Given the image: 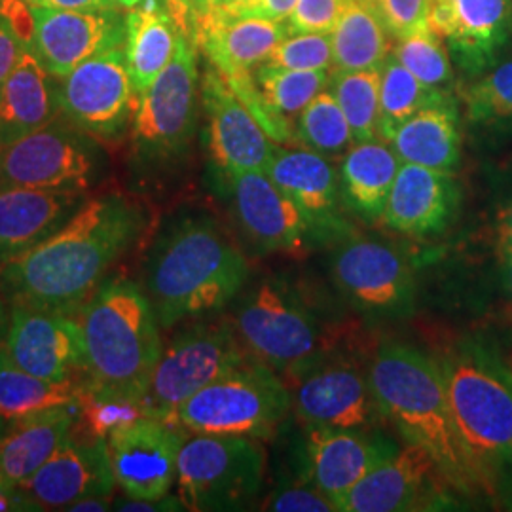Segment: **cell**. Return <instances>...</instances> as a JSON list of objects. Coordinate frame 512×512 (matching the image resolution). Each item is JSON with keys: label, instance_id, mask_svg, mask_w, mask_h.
<instances>
[{"label": "cell", "instance_id": "60d3db41", "mask_svg": "<svg viewBox=\"0 0 512 512\" xmlns=\"http://www.w3.org/2000/svg\"><path fill=\"white\" fill-rule=\"evenodd\" d=\"M391 55H395L425 86L452 92V57L444 40L431 29H425L403 40H395Z\"/></svg>", "mask_w": 512, "mask_h": 512}, {"label": "cell", "instance_id": "d4e9b609", "mask_svg": "<svg viewBox=\"0 0 512 512\" xmlns=\"http://www.w3.org/2000/svg\"><path fill=\"white\" fill-rule=\"evenodd\" d=\"M399 446L385 437H372L366 431L310 429L308 463L310 480L329 497L338 511L344 497L380 461L395 454Z\"/></svg>", "mask_w": 512, "mask_h": 512}, {"label": "cell", "instance_id": "9c48e42d", "mask_svg": "<svg viewBox=\"0 0 512 512\" xmlns=\"http://www.w3.org/2000/svg\"><path fill=\"white\" fill-rule=\"evenodd\" d=\"M266 475L260 440L241 435H194L184 440L177 490L186 511H243L255 501Z\"/></svg>", "mask_w": 512, "mask_h": 512}, {"label": "cell", "instance_id": "816d5d0a", "mask_svg": "<svg viewBox=\"0 0 512 512\" xmlns=\"http://www.w3.org/2000/svg\"><path fill=\"white\" fill-rule=\"evenodd\" d=\"M494 258L499 291L512 304V247H494Z\"/></svg>", "mask_w": 512, "mask_h": 512}, {"label": "cell", "instance_id": "8fae6325", "mask_svg": "<svg viewBox=\"0 0 512 512\" xmlns=\"http://www.w3.org/2000/svg\"><path fill=\"white\" fill-rule=\"evenodd\" d=\"M253 359L232 321L217 319L181 330L162 351L143 399L147 416L171 423L181 404L205 385Z\"/></svg>", "mask_w": 512, "mask_h": 512}, {"label": "cell", "instance_id": "7bdbcfd3", "mask_svg": "<svg viewBox=\"0 0 512 512\" xmlns=\"http://www.w3.org/2000/svg\"><path fill=\"white\" fill-rule=\"evenodd\" d=\"M349 0H298L287 19L289 35H330L342 18Z\"/></svg>", "mask_w": 512, "mask_h": 512}, {"label": "cell", "instance_id": "d6a6232c", "mask_svg": "<svg viewBox=\"0 0 512 512\" xmlns=\"http://www.w3.org/2000/svg\"><path fill=\"white\" fill-rule=\"evenodd\" d=\"M391 40L376 4L349 0L342 18L330 33L332 71L382 69L391 54Z\"/></svg>", "mask_w": 512, "mask_h": 512}, {"label": "cell", "instance_id": "e0dca14e", "mask_svg": "<svg viewBox=\"0 0 512 512\" xmlns=\"http://www.w3.org/2000/svg\"><path fill=\"white\" fill-rule=\"evenodd\" d=\"M114 486L107 439L73 431L18 488L38 511H67L86 497H110Z\"/></svg>", "mask_w": 512, "mask_h": 512}, {"label": "cell", "instance_id": "e575fe53", "mask_svg": "<svg viewBox=\"0 0 512 512\" xmlns=\"http://www.w3.org/2000/svg\"><path fill=\"white\" fill-rule=\"evenodd\" d=\"M450 97L454 93L425 86L395 55L389 54L380 78V139L389 143L397 129L416 112Z\"/></svg>", "mask_w": 512, "mask_h": 512}, {"label": "cell", "instance_id": "8d00e7d4", "mask_svg": "<svg viewBox=\"0 0 512 512\" xmlns=\"http://www.w3.org/2000/svg\"><path fill=\"white\" fill-rule=\"evenodd\" d=\"M382 69L330 71L332 95L348 118L355 143L380 139Z\"/></svg>", "mask_w": 512, "mask_h": 512}, {"label": "cell", "instance_id": "f546056e", "mask_svg": "<svg viewBox=\"0 0 512 512\" xmlns=\"http://www.w3.org/2000/svg\"><path fill=\"white\" fill-rule=\"evenodd\" d=\"M401 160L382 139L355 143L340 167V198L349 213L365 224L384 220L389 192Z\"/></svg>", "mask_w": 512, "mask_h": 512}, {"label": "cell", "instance_id": "f1b7e54d", "mask_svg": "<svg viewBox=\"0 0 512 512\" xmlns=\"http://www.w3.org/2000/svg\"><path fill=\"white\" fill-rule=\"evenodd\" d=\"M78 403L8 420L0 444V480L19 486L50 459L76 427Z\"/></svg>", "mask_w": 512, "mask_h": 512}, {"label": "cell", "instance_id": "74e56055", "mask_svg": "<svg viewBox=\"0 0 512 512\" xmlns=\"http://www.w3.org/2000/svg\"><path fill=\"white\" fill-rule=\"evenodd\" d=\"M78 410L80 418L76 425L84 429V433L99 439H109L114 431L147 416L143 399L88 380L80 384Z\"/></svg>", "mask_w": 512, "mask_h": 512}, {"label": "cell", "instance_id": "681fc988", "mask_svg": "<svg viewBox=\"0 0 512 512\" xmlns=\"http://www.w3.org/2000/svg\"><path fill=\"white\" fill-rule=\"evenodd\" d=\"M165 12L175 21L184 37L190 38L196 44V18L192 0H158Z\"/></svg>", "mask_w": 512, "mask_h": 512}, {"label": "cell", "instance_id": "7c38bea8", "mask_svg": "<svg viewBox=\"0 0 512 512\" xmlns=\"http://www.w3.org/2000/svg\"><path fill=\"white\" fill-rule=\"evenodd\" d=\"M137 99L124 46L93 55L59 78L61 114L101 143L126 135Z\"/></svg>", "mask_w": 512, "mask_h": 512}, {"label": "cell", "instance_id": "52a82bcc", "mask_svg": "<svg viewBox=\"0 0 512 512\" xmlns=\"http://www.w3.org/2000/svg\"><path fill=\"white\" fill-rule=\"evenodd\" d=\"M293 410L291 387L255 357L205 385L179 406L171 423L192 435L270 439Z\"/></svg>", "mask_w": 512, "mask_h": 512}, {"label": "cell", "instance_id": "680465c9", "mask_svg": "<svg viewBox=\"0 0 512 512\" xmlns=\"http://www.w3.org/2000/svg\"><path fill=\"white\" fill-rule=\"evenodd\" d=\"M6 425H8V420L0 416V444H2V439H4V431H6Z\"/></svg>", "mask_w": 512, "mask_h": 512}, {"label": "cell", "instance_id": "ffe728a7", "mask_svg": "<svg viewBox=\"0 0 512 512\" xmlns=\"http://www.w3.org/2000/svg\"><path fill=\"white\" fill-rule=\"evenodd\" d=\"M429 29L463 73L478 76L499 63L512 40V0H431Z\"/></svg>", "mask_w": 512, "mask_h": 512}, {"label": "cell", "instance_id": "ab89813d", "mask_svg": "<svg viewBox=\"0 0 512 512\" xmlns=\"http://www.w3.org/2000/svg\"><path fill=\"white\" fill-rule=\"evenodd\" d=\"M253 76L266 105L287 122L330 84V71H294L260 65Z\"/></svg>", "mask_w": 512, "mask_h": 512}, {"label": "cell", "instance_id": "9f6ffc18", "mask_svg": "<svg viewBox=\"0 0 512 512\" xmlns=\"http://www.w3.org/2000/svg\"><path fill=\"white\" fill-rule=\"evenodd\" d=\"M194 6V18H196V33L207 16L211 14V0H192Z\"/></svg>", "mask_w": 512, "mask_h": 512}, {"label": "cell", "instance_id": "277c9868", "mask_svg": "<svg viewBox=\"0 0 512 512\" xmlns=\"http://www.w3.org/2000/svg\"><path fill=\"white\" fill-rule=\"evenodd\" d=\"M374 397L406 444L421 446L450 490L478 499L475 475L463 454L446 397L439 359L406 344H382L368 366Z\"/></svg>", "mask_w": 512, "mask_h": 512}, {"label": "cell", "instance_id": "f35d334b", "mask_svg": "<svg viewBox=\"0 0 512 512\" xmlns=\"http://www.w3.org/2000/svg\"><path fill=\"white\" fill-rule=\"evenodd\" d=\"M294 137L298 145L325 158H336L355 143L344 110L332 92L325 90L298 114Z\"/></svg>", "mask_w": 512, "mask_h": 512}, {"label": "cell", "instance_id": "1f68e13d", "mask_svg": "<svg viewBox=\"0 0 512 512\" xmlns=\"http://www.w3.org/2000/svg\"><path fill=\"white\" fill-rule=\"evenodd\" d=\"M183 33L158 0H145L126 12V61L135 90L141 93L173 59Z\"/></svg>", "mask_w": 512, "mask_h": 512}, {"label": "cell", "instance_id": "83f0119b", "mask_svg": "<svg viewBox=\"0 0 512 512\" xmlns=\"http://www.w3.org/2000/svg\"><path fill=\"white\" fill-rule=\"evenodd\" d=\"M59 114V78L27 48L0 88V148L48 126Z\"/></svg>", "mask_w": 512, "mask_h": 512}, {"label": "cell", "instance_id": "db71d44e", "mask_svg": "<svg viewBox=\"0 0 512 512\" xmlns=\"http://www.w3.org/2000/svg\"><path fill=\"white\" fill-rule=\"evenodd\" d=\"M110 497H86L73 503L67 511L71 512H103L109 511Z\"/></svg>", "mask_w": 512, "mask_h": 512}, {"label": "cell", "instance_id": "5bb4252c", "mask_svg": "<svg viewBox=\"0 0 512 512\" xmlns=\"http://www.w3.org/2000/svg\"><path fill=\"white\" fill-rule=\"evenodd\" d=\"M293 382V412L310 429L368 431L384 420L368 368L346 357H327Z\"/></svg>", "mask_w": 512, "mask_h": 512}, {"label": "cell", "instance_id": "bcb514c9", "mask_svg": "<svg viewBox=\"0 0 512 512\" xmlns=\"http://www.w3.org/2000/svg\"><path fill=\"white\" fill-rule=\"evenodd\" d=\"M492 247H512V177L497 184L490 207Z\"/></svg>", "mask_w": 512, "mask_h": 512}, {"label": "cell", "instance_id": "836d02e7", "mask_svg": "<svg viewBox=\"0 0 512 512\" xmlns=\"http://www.w3.org/2000/svg\"><path fill=\"white\" fill-rule=\"evenodd\" d=\"M80 384L74 380L54 382L38 378L14 365L0 351V416L14 420L19 416L50 410L63 404L78 403Z\"/></svg>", "mask_w": 512, "mask_h": 512}, {"label": "cell", "instance_id": "7402d4cb", "mask_svg": "<svg viewBox=\"0 0 512 512\" xmlns=\"http://www.w3.org/2000/svg\"><path fill=\"white\" fill-rule=\"evenodd\" d=\"M202 107L207 118L209 150L222 173L266 171L277 143L230 90L222 74L207 63L202 76Z\"/></svg>", "mask_w": 512, "mask_h": 512}, {"label": "cell", "instance_id": "d6986e66", "mask_svg": "<svg viewBox=\"0 0 512 512\" xmlns=\"http://www.w3.org/2000/svg\"><path fill=\"white\" fill-rule=\"evenodd\" d=\"M448 494L454 492L433 458L418 444H406L366 473L338 512L423 511L446 501Z\"/></svg>", "mask_w": 512, "mask_h": 512}, {"label": "cell", "instance_id": "cb8c5ba5", "mask_svg": "<svg viewBox=\"0 0 512 512\" xmlns=\"http://www.w3.org/2000/svg\"><path fill=\"white\" fill-rule=\"evenodd\" d=\"M463 207V186L454 173L401 164L385 207L384 224L408 238L442 236Z\"/></svg>", "mask_w": 512, "mask_h": 512}, {"label": "cell", "instance_id": "d590c367", "mask_svg": "<svg viewBox=\"0 0 512 512\" xmlns=\"http://www.w3.org/2000/svg\"><path fill=\"white\" fill-rule=\"evenodd\" d=\"M469 126L490 133H512V57L478 74L461 92Z\"/></svg>", "mask_w": 512, "mask_h": 512}, {"label": "cell", "instance_id": "11a10c76", "mask_svg": "<svg viewBox=\"0 0 512 512\" xmlns=\"http://www.w3.org/2000/svg\"><path fill=\"white\" fill-rule=\"evenodd\" d=\"M255 0H211V12H238Z\"/></svg>", "mask_w": 512, "mask_h": 512}, {"label": "cell", "instance_id": "4dcf8cb0", "mask_svg": "<svg viewBox=\"0 0 512 512\" xmlns=\"http://www.w3.org/2000/svg\"><path fill=\"white\" fill-rule=\"evenodd\" d=\"M401 164L456 173L461 164L458 99L450 97L416 112L389 141Z\"/></svg>", "mask_w": 512, "mask_h": 512}, {"label": "cell", "instance_id": "44dd1931", "mask_svg": "<svg viewBox=\"0 0 512 512\" xmlns=\"http://www.w3.org/2000/svg\"><path fill=\"white\" fill-rule=\"evenodd\" d=\"M245 236L270 253L304 255L315 241L310 226L266 171L224 173Z\"/></svg>", "mask_w": 512, "mask_h": 512}, {"label": "cell", "instance_id": "c3c4849f", "mask_svg": "<svg viewBox=\"0 0 512 512\" xmlns=\"http://www.w3.org/2000/svg\"><path fill=\"white\" fill-rule=\"evenodd\" d=\"M298 0H255L249 6L241 8L238 12H224V14H239V16H255V18L272 19L287 23L291 18L294 6Z\"/></svg>", "mask_w": 512, "mask_h": 512}, {"label": "cell", "instance_id": "6f0895ef", "mask_svg": "<svg viewBox=\"0 0 512 512\" xmlns=\"http://www.w3.org/2000/svg\"><path fill=\"white\" fill-rule=\"evenodd\" d=\"M118 2V6L122 8V10H133V8H137V6H141L145 0H116Z\"/></svg>", "mask_w": 512, "mask_h": 512}, {"label": "cell", "instance_id": "6da1fadb", "mask_svg": "<svg viewBox=\"0 0 512 512\" xmlns=\"http://www.w3.org/2000/svg\"><path fill=\"white\" fill-rule=\"evenodd\" d=\"M147 228L145 209L120 192L88 198L50 238L2 266L12 304L71 311L103 283Z\"/></svg>", "mask_w": 512, "mask_h": 512}, {"label": "cell", "instance_id": "f907efd6", "mask_svg": "<svg viewBox=\"0 0 512 512\" xmlns=\"http://www.w3.org/2000/svg\"><path fill=\"white\" fill-rule=\"evenodd\" d=\"M118 511L126 512H154V511H183L184 505L177 497H169L165 495L162 499L156 501H148V499H133L128 497L124 501H118Z\"/></svg>", "mask_w": 512, "mask_h": 512}, {"label": "cell", "instance_id": "30bf717a", "mask_svg": "<svg viewBox=\"0 0 512 512\" xmlns=\"http://www.w3.org/2000/svg\"><path fill=\"white\" fill-rule=\"evenodd\" d=\"M107 173L109 156L103 143L63 114L0 148V188L90 192Z\"/></svg>", "mask_w": 512, "mask_h": 512}, {"label": "cell", "instance_id": "3957f363", "mask_svg": "<svg viewBox=\"0 0 512 512\" xmlns=\"http://www.w3.org/2000/svg\"><path fill=\"white\" fill-rule=\"evenodd\" d=\"M249 264L211 217L173 222L148 255L145 287L162 329L205 319L245 287Z\"/></svg>", "mask_w": 512, "mask_h": 512}, {"label": "cell", "instance_id": "91938a15", "mask_svg": "<svg viewBox=\"0 0 512 512\" xmlns=\"http://www.w3.org/2000/svg\"><path fill=\"white\" fill-rule=\"evenodd\" d=\"M23 2H27L31 6H42V0H23Z\"/></svg>", "mask_w": 512, "mask_h": 512}, {"label": "cell", "instance_id": "7a4b0ae2", "mask_svg": "<svg viewBox=\"0 0 512 512\" xmlns=\"http://www.w3.org/2000/svg\"><path fill=\"white\" fill-rule=\"evenodd\" d=\"M480 497L512 509V366L494 340L465 336L439 359Z\"/></svg>", "mask_w": 512, "mask_h": 512}, {"label": "cell", "instance_id": "8992f818", "mask_svg": "<svg viewBox=\"0 0 512 512\" xmlns=\"http://www.w3.org/2000/svg\"><path fill=\"white\" fill-rule=\"evenodd\" d=\"M232 323L245 349L283 380L298 378L334 348L327 325L279 279H266L245 294Z\"/></svg>", "mask_w": 512, "mask_h": 512}, {"label": "cell", "instance_id": "5b68a950", "mask_svg": "<svg viewBox=\"0 0 512 512\" xmlns=\"http://www.w3.org/2000/svg\"><path fill=\"white\" fill-rule=\"evenodd\" d=\"M84 344V374L145 399L164 344L147 293L131 279L105 281L76 315Z\"/></svg>", "mask_w": 512, "mask_h": 512}, {"label": "cell", "instance_id": "6125c7cd", "mask_svg": "<svg viewBox=\"0 0 512 512\" xmlns=\"http://www.w3.org/2000/svg\"><path fill=\"white\" fill-rule=\"evenodd\" d=\"M0 482H2V480H0Z\"/></svg>", "mask_w": 512, "mask_h": 512}, {"label": "cell", "instance_id": "4fadbf2b", "mask_svg": "<svg viewBox=\"0 0 512 512\" xmlns=\"http://www.w3.org/2000/svg\"><path fill=\"white\" fill-rule=\"evenodd\" d=\"M336 289L355 310L397 319L414 310V272L397 249L372 239L349 238L330 260Z\"/></svg>", "mask_w": 512, "mask_h": 512}, {"label": "cell", "instance_id": "603a6c76", "mask_svg": "<svg viewBox=\"0 0 512 512\" xmlns=\"http://www.w3.org/2000/svg\"><path fill=\"white\" fill-rule=\"evenodd\" d=\"M266 175L300 209L315 241H346L351 224L340 211V179L329 158L313 150L277 147Z\"/></svg>", "mask_w": 512, "mask_h": 512}, {"label": "cell", "instance_id": "94428289", "mask_svg": "<svg viewBox=\"0 0 512 512\" xmlns=\"http://www.w3.org/2000/svg\"><path fill=\"white\" fill-rule=\"evenodd\" d=\"M366 2H372V4H376V0H366Z\"/></svg>", "mask_w": 512, "mask_h": 512}, {"label": "cell", "instance_id": "b9f144b4", "mask_svg": "<svg viewBox=\"0 0 512 512\" xmlns=\"http://www.w3.org/2000/svg\"><path fill=\"white\" fill-rule=\"evenodd\" d=\"M262 65L294 71H330L332 42L329 35H289L283 38Z\"/></svg>", "mask_w": 512, "mask_h": 512}, {"label": "cell", "instance_id": "f5cc1de1", "mask_svg": "<svg viewBox=\"0 0 512 512\" xmlns=\"http://www.w3.org/2000/svg\"><path fill=\"white\" fill-rule=\"evenodd\" d=\"M42 6L57 10H114L116 0H42Z\"/></svg>", "mask_w": 512, "mask_h": 512}, {"label": "cell", "instance_id": "9a60e30c", "mask_svg": "<svg viewBox=\"0 0 512 512\" xmlns=\"http://www.w3.org/2000/svg\"><path fill=\"white\" fill-rule=\"evenodd\" d=\"M181 427L145 416L107 439L116 486L126 497L156 501L177 482V463L186 440Z\"/></svg>", "mask_w": 512, "mask_h": 512}, {"label": "cell", "instance_id": "7dc6e473", "mask_svg": "<svg viewBox=\"0 0 512 512\" xmlns=\"http://www.w3.org/2000/svg\"><path fill=\"white\" fill-rule=\"evenodd\" d=\"M29 46L19 37L16 25L0 8V88L8 74L18 65L19 57Z\"/></svg>", "mask_w": 512, "mask_h": 512}, {"label": "cell", "instance_id": "ba28073f", "mask_svg": "<svg viewBox=\"0 0 512 512\" xmlns=\"http://www.w3.org/2000/svg\"><path fill=\"white\" fill-rule=\"evenodd\" d=\"M200 86L198 46L181 35L169 65L137 99L129 126L135 164L156 167L183 158L198 126Z\"/></svg>", "mask_w": 512, "mask_h": 512}, {"label": "cell", "instance_id": "2e32d148", "mask_svg": "<svg viewBox=\"0 0 512 512\" xmlns=\"http://www.w3.org/2000/svg\"><path fill=\"white\" fill-rule=\"evenodd\" d=\"M4 353L25 372L65 382L84 372V344L78 317L71 311L12 304Z\"/></svg>", "mask_w": 512, "mask_h": 512}, {"label": "cell", "instance_id": "f6af8a7d", "mask_svg": "<svg viewBox=\"0 0 512 512\" xmlns=\"http://www.w3.org/2000/svg\"><path fill=\"white\" fill-rule=\"evenodd\" d=\"M266 511L275 512H332L336 511L332 501L315 484H294L274 492L268 499Z\"/></svg>", "mask_w": 512, "mask_h": 512}, {"label": "cell", "instance_id": "ac0fdd59", "mask_svg": "<svg viewBox=\"0 0 512 512\" xmlns=\"http://www.w3.org/2000/svg\"><path fill=\"white\" fill-rule=\"evenodd\" d=\"M31 50L46 71L63 78L110 48L126 44V10H57L33 6Z\"/></svg>", "mask_w": 512, "mask_h": 512}, {"label": "cell", "instance_id": "484cf974", "mask_svg": "<svg viewBox=\"0 0 512 512\" xmlns=\"http://www.w3.org/2000/svg\"><path fill=\"white\" fill-rule=\"evenodd\" d=\"M88 198L78 190L0 188V266L50 238Z\"/></svg>", "mask_w": 512, "mask_h": 512}, {"label": "cell", "instance_id": "4316f807", "mask_svg": "<svg viewBox=\"0 0 512 512\" xmlns=\"http://www.w3.org/2000/svg\"><path fill=\"white\" fill-rule=\"evenodd\" d=\"M287 37L281 21L211 12L198 27L196 46L222 76H232L253 73Z\"/></svg>", "mask_w": 512, "mask_h": 512}, {"label": "cell", "instance_id": "ee69618b", "mask_svg": "<svg viewBox=\"0 0 512 512\" xmlns=\"http://www.w3.org/2000/svg\"><path fill=\"white\" fill-rule=\"evenodd\" d=\"M376 8L393 40L429 29L431 0H376Z\"/></svg>", "mask_w": 512, "mask_h": 512}]
</instances>
